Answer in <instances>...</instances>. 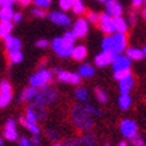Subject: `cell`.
<instances>
[{"mask_svg":"<svg viewBox=\"0 0 146 146\" xmlns=\"http://www.w3.org/2000/svg\"><path fill=\"white\" fill-rule=\"evenodd\" d=\"M71 121L78 130L86 131L94 126V117L86 110L84 106H74L71 109Z\"/></svg>","mask_w":146,"mask_h":146,"instance_id":"1","label":"cell"},{"mask_svg":"<svg viewBox=\"0 0 146 146\" xmlns=\"http://www.w3.org/2000/svg\"><path fill=\"white\" fill-rule=\"evenodd\" d=\"M75 46L70 43L64 36H58L51 42V48L59 58H70L72 56V51H74Z\"/></svg>","mask_w":146,"mask_h":146,"instance_id":"2","label":"cell"},{"mask_svg":"<svg viewBox=\"0 0 146 146\" xmlns=\"http://www.w3.org/2000/svg\"><path fill=\"white\" fill-rule=\"evenodd\" d=\"M30 86L36 87V89H43L46 86L51 84L52 82V71L47 70V68H40L30 76Z\"/></svg>","mask_w":146,"mask_h":146,"instance_id":"3","label":"cell"},{"mask_svg":"<svg viewBox=\"0 0 146 146\" xmlns=\"http://www.w3.org/2000/svg\"><path fill=\"white\" fill-rule=\"evenodd\" d=\"M58 98V91L55 90L54 86L48 84V86H46L43 89H39V93H38V97L35 99V103L40 105V106H50L51 103L56 101Z\"/></svg>","mask_w":146,"mask_h":146,"instance_id":"4","label":"cell"},{"mask_svg":"<svg viewBox=\"0 0 146 146\" xmlns=\"http://www.w3.org/2000/svg\"><path fill=\"white\" fill-rule=\"evenodd\" d=\"M47 117V110L38 103H31L26 109V119L36 123L38 121H43Z\"/></svg>","mask_w":146,"mask_h":146,"instance_id":"5","label":"cell"},{"mask_svg":"<svg viewBox=\"0 0 146 146\" xmlns=\"http://www.w3.org/2000/svg\"><path fill=\"white\" fill-rule=\"evenodd\" d=\"M52 72L56 75L59 82L63 83H70V84H80L82 83V76L79 75V72H70V71H63L60 68H54Z\"/></svg>","mask_w":146,"mask_h":146,"instance_id":"6","label":"cell"},{"mask_svg":"<svg viewBox=\"0 0 146 146\" xmlns=\"http://www.w3.org/2000/svg\"><path fill=\"white\" fill-rule=\"evenodd\" d=\"M12 87L8 80L3 79L0 83V107H7L12 101Z\"/></svg>","mask_w":146,"mask_h":146,"instance_id":"7","label":"cell"},{"mask_svg":"<svg viewBox=\"0 0 146 146\" xmlns=\"http://www.w3.org/2000/svg\"><path fill=\"white\" fill-rule=\"evenodd\" d=\"M111 66H113L114 72H118V71H129L130 67H131V59H130L127 55H123V54H115L114 60L111 63Z\"/></svg>","mask_w":146,"mask_h":146,"instance_id":"8","label":"cell"},{"mask_svg":"<svg viewBox=\"0 0 146 146\" xmlns=\"http://www.w3.org/2000/svg\"><path fill=\"white\" fill-rule=\"evenodd\" d=\"M50 22L54 23L58 27H70L71 26V18L64 11H51L48 13Z\"/></svg>","mask_w":146,"mask_h":146,"instance_id":"9","label":"cell"},{"mask_svg":"<svg viewBox=\"0 0 146 146\" xmlns=\"http://www.w3.org/2000/svg\"><path fill=\"white\" fill-rule=\"evenodd\" d=\"M98 27L101 28L102 32H105L106 35H114L115 32V26H114V18L110 16L107 12L101 13V19L98 23Z\"/></svg>","mask_w":146,"mask_h":146,"instance_id":"10","label":"cell"},{"mask_svg":"<svg viewBox=\"0 0 146 146\" xmlns=\"http://www.w3.org/2000/svg\"><path fill=\"white\" fill-rule=\"evenodd\" d=\"M119 130H121V134H122L125 138H129V139H130V138H133L134 135H137L138 134V126H137V123H135L133 119L121 121Z\"/></svg>","mask_w":146,"mask_h":146,"instance_id":"11","label":"cell"},{"mask_svg":"<svg viewBox=\"0 0 146 146\" xmlns=\"http://www.w3.org/2000/svg\"><path fill=\"white\" fill-rule=\"evenodd\" d=\"M63 145L64 146H95V137L90 135V134H84V135H80V137L67 139Z\"/></svg>","mask_w":146,"mask_h":146,"instance_id":"12","label":"cell"},{"mask_svg":"<svg viewBox=\"0 0 146 146\" xmlns=\"http://www.w3.org/2000/svg\"><path fill=\"white\" fill-rule=\"evenodd\" d=\"M113 43H114V48L113 54H122L127 50V38L126 34L122 32H115L113 35Z\"/></svg>","mask_w":146,"mask_h":146,"instance_id":"13","label":"cell"},{"mask_svg":"<svg viewBox=\"0 0 146 146\" xmlns=\"http://www.w3.org/2000/svg\"><path fill=\"white\" fill-rule=\"evenodd\" d=\"M72 31H74V34H75L78 39H83L84 36L87 35V32H89V20L79 16L75 20L74 26H72Z\"/></svg>","mask_w":146,"mask_h":146,"instance_id":"14","label":"cell"},{"mask_svg":"<svg viewBox=\"0 0 146 146\" xmlns=\"http://www.w3.org/2000/svg\"><path fill=\"white\" fill-rule=\"evenodd\" d=\"M3 135L7 141H16L19 139V134H18V130H16V122L15 119L9 118L7 119V122L4 123V130H3Z\"/></svg>","mask_w":146,"mask_h":146,"instance_id":"15","label":"cell"},{"mask_svg":"<svg viewBox=\"0 0 146 146\" xmlns=\"http://www.w3.org/2000/svg\"><path fill=\"white\" fill-rule=\"evenodd\" d=\"M105 9L106 12L113 16V18H117V16H122V12H123V7L118 0H110L105 4Z\"/></svg>","mask_w":146,"mask_h":146,"instance_id":"16","label":"cell"},{"mask_svg":"<svg viewBox=\"0 0 146 146\" xmlns=\"http://www.w3.org/2000/svg\"><path fill=\"white\" fill-rule=\"evenodd\" d=\"M114 55L115 54H113V52L102 51V52H99L97 56L94 58V63H95L98 67H106V66H109V64L113 63V60H114Z\"/></svg>","mask_w":146,"mask_h":146,"instance_id":"17","label":"cell"},{"mask_svg":"<svg viewBox=\"0 0 146 146\" xmlns=\"http://www.w3.org/2000/svg\"><path fill=\"white\" fill-rule=\"evenodd\" d=\"M38 93H39V90L36 89V87L28 86V87H26V89L20 93V95H19V102L28 103V102H31V101H35L36 97H38Z\"/></svg>","mask_w":146,"mask_h":146,"instance_id":"18","label":"cell"},{"mask_svg":"<svg viewBox=\"0 0 146 146\" xmlns=\"http://www.w3.org/2000/svg\"><path fill=\"white\" fill-rule=\"evenodd\" d=\"M4 44H5V50L8 52H12V51H20L22 50V42L19 38L13 35H7L4 38Z\"/></svg>","mask_w":146,"mask_h":146,"instance_id":"19","label":"cell"},{"mask_svg":"<svg viewBox=\"0 0 146 146\" xmlns=\"http://www.w3.org/2000/svg\"><path fill=\"white\" fill-rule=\"evenodd\" d=\"M134 87V78L133 74L127 75L126 78L119 80V93L121 94H129Z\"/></svg>","mask_w":146,"mask_h":146,"instance_id":"20","label":"cell"},{"mask_svg":"<svg viewBox=\"0 0 146 146\" xmlns=\"http://www.w3.org/2000/svg\"><path fill=\"white\" fill-rule=\"evenodd\" d=\"M20 125L24 126V127L32 134V135H39L40 134V127L38 126V123H34V122H30V121L26 119V117H22L20 119H19Z\"/></svg>","mask_w":146,"mask_h":146,"instance_id":"21","label":"cell"},{"mask_svg":"<svg viewBox=\"0 0 146 146\" xmlns=\"http://www.w3.org/2000/svg\"><path fill=\"white\" fill-rule=\"evenodd\" d=\"M87 56V48L84 47L83 44H79V46H75L74 47V51H72V59L76 60V62H82L84 60V58Z\"/></svg>","mask_w":146,"mask_h":146,"instance_id":"22","label":"cell"},{"mask_svg":"<svg viewBox=\"0 0 146 146\" xmlns=\"http://www.w3.org/2000/svg\"><path fill=\"white\" fill-rule=\"evenodd\" d=\"M114 26H115V31L117 32L126 34V31H127V28H129V23L123 16H117V18H114Z\"/></svg>","mask_w":146,"mask_h":146,"instance_id":"23","label":"cell"},{"mask_svg":"<svg viewBox=\"0 0 146 146\" xmlns=\"http://www.w3.org/2000/svg\"><path fill=\"white\" fill-rule=\"evenodd\" d=\"M126 55H127L131 60H141L142 58H145L143 50L137 48V47H130L126 50Z\"/></svg>","mask_w":146,"mask_h":146,"instance_id":"24","label":"cell"},{"mask_svg":"<svg viewBox=\"0 0 146 146\" xmlns=\"http://www.w3.org/2000/svg\"><path fill=\"white\" fill-rule=\"evenodd\" d=\"M13 28V22H3L0 20V36L4 39L7 35H11V31Z\"/></svg>","mask_w":146,"mask_h":146,"instance_id":"25","label":"cell"},{"mask_svg":"<svg viewBox=\"0 0 146 146\" xmlns=\"http://www.w3.org/2000/svg\"><path fill=\"white\" fill-rule=\"evenodd\" d=\"M118 105H119L121 110H129L131 106V97L129 94H121L119 99H118Z\"/></svg>","mask_w":146,"mask_h":146,"instance_id":"26","label":"cell"},{"mask_svg":"<svg viewBox=\"0 0 146 146\" xmlns=\"http://www.w3.org/2000/svg\"><path fill=\"white\" fill-rule=\"evenodd\" d=\"M79 75L82 76V78H90V76L94 75V67L91 66V64H89V63H83L82 66L79 67Z\"/></svg>","mask_w":146,"mask_h":146,"instance_id":"27","label":"cell"},{"mask_svg":"<svg viewBox=\"0 0 146 146\" xmlns=\"http://www.w3.org/2000/svg\"><path fill=\"white\" fill-rule=\"evenodd\" d=\"M13 16H15V12H13L12 8L0 9V20H3V22H13Z\"/></svg>","mask_w":146,"mask_h":146,"instance_id":"28","label":"cell"},{"mask_svg":"<svg viewBox=\"0 0 146 146\" xmlns=\"http://www.w3.org/2000/svg\"><path fill=\"white\" fill-rule=\"evenodd\" d=\"M71 11L75 15H78V16H80L82 13L86 12V5H84L83 0H74V4H72Z\"/></svg>","mask_w":146,"mask_h":146,"instance_id":"29","label":"cell"},{"mask_svg":"<svg viewBox=\"0 0 146 146\" xmlns=\"http://www.w3.org/2000/svg\"><path fill=\"white\" fill-rule=\"evenodd\" d=\"M114 48V43H113V35H106L102 40V51H107V52H113Z\"/></svg>","mask_w":146,"mask_h":146,"instance_id":"30","label":"cell"},{"mask_svg":"<svg viewBox=\"0 0 146 146\" xmlns=\"http://www.w3.org/2000/svg\"><path fill=\"white\" fill-rule=\"evenodd\" d=\"M8 60L11 64H19L23 62V52L22 51H12L8 52Z\"/></svg>","mask_w":146,"mask_h":146,"instance_id":"31","label":"cell"},{"mask_svg":"<svg viewBox=\"0 0 146 146\" xmlns=\"http://www.w3.org/2000/svg\"><path fill=\"white\" fill-rule=\"evenodd\" d=\"M75 98L79 102H87V99H89V91H87V89L79 86L75 90Z\"/></svg>","mask_w":146,"mask_h":146,"instance_id":"32","label":"cell"},{"mask_svg":"<svg viewBox=\"0 0 146 146\" xmlns=\"http://www.w3.org/2000/svg\"><path fill=\"white\" fill-rule=\"evenodd\" d=\"M86 19L89 20L90 23H93V24H98L99 23V19H101V15L95 11H89V12L86 13Z\"/></svg>","mask_w":146,"mask_h":146,"instance_id":"33","label":"cell"},{"mask_svg":"<svg viewBox=\"0 0 146 146\" xmlns=\"http://www.w3.org/2000/svg\"><path fill=\"white\" fill-rule=\"evenodd\" d=\"M94 93H95V97H97V99H98L99 103H106L107 102V94L105 93L102 89L97 87V89L94 90Z\"/></svg>","mask_w":146,"mask_h":146,"instance_id":"34","label":"cell"},{"mask_svg":"<svg viewBox=\"0 0 146 146\" xmlns=\"http://www.w3.org/2000/svg\"><path fill=\"white\" fill-rule=\"evenodd\" d=\"M58 4H59V8L66 12V11H68V9L72 8L74 0H58Z\"/></svg>","mask_w":146,"mask_h":146,"instance_id":"35","label":"cell"},{"mask_svg":"<svg viewBox=\"0 0 146 146\" xmlns=\"http://www.w3.org/2000/svg\"><path fill=\"white\" fill-rule=\"evenodd\" d=\"M31 13L34 18H39V19H43L47 16V12H46V9L43 8H39V7H35V8L31 9Z\"/></svg>","mask_w":146,"mask_h":146,"instance_id":"36","label":"cell"},{"mask_svg":"<svg viewBox=\"0 0 146 146\" xmlns=\"http://www.w3.org/2000/svg\"><path fill=\"white\" fill-rule=\"evenodd\" d=\"M34 1V4H35V7H39V8H48L50 5H51V3H52V0H32Z\"/></svg>","mask_w":146,"mask_h":146,"instance_id":"37","label":"cell"},{"mask_svg":"<svg viewBox=\"0 0 146 146\" xmlns=\"http://www.w3.org/2000/svg\"><path fill=\"white\" fill-rule=\"evenodd\" d=\"M130 142H131V145L133 146H146L145 145V139H143L139 134L134 135L133 138H130Z\"/></svg>","mask_w":146,"mask_h":146,"instance_id":"38","label":"cell"},{"mask_svg":"<svg viewBox=\"0 0 146 146\" xmlns=\"http://www.w3.org/2000/svg\"><path fill=\"white\" fill-rule=\"evenodd\" d=\"M84 107H86V110L89 111L93 117H101L102 115V110H99V109H97V107L91 106V105H84Z\"/></svg>","mask_w":146,"mask_h":146,"instance_id":"39","label":"cell"},{"mask_svg":"<svg viewBox=\"0 0 146 146\" xmlns=\"http://www.w3.org/2000/svg\"><path fill=\"white\" fill-rule=\"evenodd\" d=\"M130 74H131V70H129V71H118V72H114V79H117L118 82H119L121 79L126 78V76L130 75Z\"/></svg>","mask_w":146,"mask_h":146,"instance_id":"40","label":"cell"},{"mask_svg":"<svg viewBox=\"0 0 146 146\" xmlns=\"http://www.w3.org/2000/svg\"><path fill=\"white\" fill-rule=\"evenodd\" d=\"M63 36H64V38H66V39L68 40L70 43H72V44H74V43H75V40L78 39V38L75 36V34H74V31H72V30H71V31H66Z\"/></svg>","mask_w":146,"mask_h":146,"instance_id":"41","label":"cell"},{"mask_svg":"<svg viewBox=\"0 0 146 146\" xmlns=\"http://www.w3.org/2000/svg\"><path fill=\"white\" fill-rule=\"evenodd\" d=\"M16 0H0V7L1 8H12Z\"/></svg>","mask_w":146,"mask_h":146,"instance_id":"42","label":"cell"},{"mask_svg":"<svg viewBox=\"0 0 146 146\" xmlns=\"http://www.w3.org/2000/svg\"><path fill=\"white\" fill-rule=\"evenodd\" d=\"M19 146H35V145L32 143L31 139L23 137V138H19Z\"/></svg>","mask_w":146,"mask_h":146,"instance_id":"43","label":"cell"},{"mask_svg":"<svg viewBox=\"0 0 146 146\" xmlns=\"http://www.w3.org/2000/svg\"><path fill=\"white\" fill-rule=\"evenodd\" d=\"M46 134H47V137H48L50 139H58V138H59V133L55 131V130H51V129L46 130Z\"/></svg>","mask_w":146,"mask_h":146,"instance_id":"44","label":"cell"},{"mask_svg":"<svg viewBox=\"0 0 146 146\" xmlns=\"http://www.w3.org/2000/svg\"><path fill=\"white\" fill-rule=\"evenodd\" d=\"M35 46H36V47H39V48H47V47L50 46V43L46 39H39L35 43Z\"/></svg>","mask_w":146,"mask_h":146,"instance_id":"45","label":"cell"},{"mask_svg":"<svg viewBox=\"0 0 146 146\" xmlns=\"http://www.w3.org/2000/svg\"><path fill=\"white\" fill-rule=\"evenodd\" d=\"M135 22H137V15H135V12H130L129 13V18H127V23L130 24V26H134L135 24Z\"/></svg>","mask_w":146,"mask_h":146,"instance_id":"46","label":"cell"},{"mask_svg":"<svg viewBox=\"0 0 146 146\" xmlns=\"http://www.w3.org/2000/svg\"><path fill=\"white\" fill-rule=\"evenodd\" d=\"M145 3V0H131V5H133V8H139L142 4Z\"/></svg>","mask_w":146,"mask_h":146,"instance_id":"47","label":"cell"},{"mask_svg":"<svg viewBox=\"0 0 146 146\" xmlns=\"http://www.w3.org/2000/svg\"><path fill=\"white\" fill-rule=\"evenodd\" d=\"M22 19H23V15L20 12H15V16H13V23H20L22 22Z\"/></svg>","mask_w":146,"mask_h":146,"instance_id":"48","label":"cell"},{"mask_svg":"<svg viewBox=\"0 0 146 146\" xmlns=\"http://www.w3.org/2000/svg\"><path fill=\"white\" fill-rule=\"evenodd\" d=\"M32 0H16V3H19L20 5H23V7H27V5L31 3Z\"/></svg>","mask_w":146,"mask_h":146,"instance_id":"49","label":"cell"},{"mask_svg":"<svg viewBox=\"0 0 146 146\" xmlns=\"http://www.w3.org/2000/svg\"><path fill=\"white\" fill-rule=\"evenodd\" d=\"M31 141H32V143H34V145H39V143H40V139H39V137H38V135H34V137L31 138Z\"/></svg>","mask_w":146,"mask_h":146,"instance_id":"50","label":"cell"},{"mask_svg":"<svg viewBox=\"0 0 146 146\" xmlns=\"http://www.w3.org/2000/svg\"><path fill=\"white\" fill-rule=\"evenodd\" d=\"M118 146H127V142L122 141V142H119V143H118Z\"/></svg>","mask_w":146,"mask_h":146,"instance_id":"51","label":"cell"},{"mask_svg":"<svg viewBox=\"0 0 146 146\" xmlns=\"http://www.w3.org/2000/svg\"><path fill=\"white\" fill-rule=\"evenodd\" d=\"M142 16H143V19L146 20V7L143 8V11H142Z\"/></svg>","mask_w":146,"mask_h":146,"instance_id":"52","label":"cell"},{"mask_svg":"<svg viewBox=\"0 0 146 146\" xmlns=\"http://www.w3.org/2000/svg\"><path fill=\"white\" fill-rule=\"evenodd\" d=\"M98 1H101V3H105V4H106L107 1H110V0H98Z\"/></svg>","mask_w":146,"mask_h":146,"instance_id":"53","label":"cell"},{"mask_svg":"<svg viewBox=\"0 0 146 146\" xmlns=\"http://www.w3.org/2000/svg\"><path fill=\"white\" fill-rule=\"evenodd\" d=\"M52 146H64V145H63V143H54Z\"/></svg>","mask_w":146,"mask_h":146,"instance_id":"54","label":"cell"},{"mask_svg":"<svg viewBox=\"0 0 146 146\" xmlns=\"http://www.w3.org/2000/svg\"><path fill=\"white\" fill-rule=\"evenodd\" d=\"M103 146H109V143H105V145H103Z\"/></svg>","mask_w":146,"mask_h":146,"instance_id":"55","label":"cell"},{"mask_svg":"<svg viewBox=\"0 0 146 146\" xmlns=\"http://www.w3.org/2000/svg\"><path fill=\"white\" fill-rule=\"evenodd\" d=\"M0 146H3V145H1V143H0Z\"/></svg>","mask_w":146,"mask_h":146,"instance_id":"56","label":"cell"},{"mask_svg":"<svg viewBox=\"0 0 146 146\" xmlns=\"http://www.w3.org/2000/svg\"><path fill=\"white\" fill-rule=\"evenodd\" d=\"M145 4H146V0H145Z\"/></svg>","mask_w":146,"mask_h":146,"instance_id":"57","label":"cell"}]
</instances>
